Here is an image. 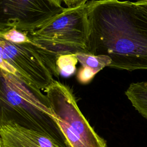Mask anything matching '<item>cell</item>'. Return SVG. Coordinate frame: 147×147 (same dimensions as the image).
<instances>
[{
    "label": "cell",
    "mask_w": 147,
    "mask_h": 147,
    "mask_svg": "<svg viewBox=\"0 0 147 147\" xmlns=\"http://www.w3.org/2000/svg\"><path fill=\"white\" fill-rule=\"evenodd\" d=\"M49 2H51L53 5L59 7H62L61 3L63 2V0H48Z\"/></svg>",
    "instance_id": "cell-14"
},
{
    "label": "cell",
    "mask_w": 147,
    "mask_h": 147,
    "mask_svg": "<svg viewBox=\"0 0 147 147\" xmlns=\"http://www.w3.org/2000/svg\"><path fill=\"white\" fill-rule=\"evenodd\" d=\"M68 8H75L87 3L88 0H63Z\"/></svg>",
    "instance_id": "cell-13"
},
{
    "label": "cell",
    "mask_w": 147,
    "mask_h": 147,
    "mask_svg": "<svg viewBox=\"0 0 147 147\" xmlns=\"http://www.w3.org/2000/svg\"><path fill=\"white\" fill-rule=\"evenodd\" d=\"M44 91L69 147H108L82 113L69 86L54 80Z\"/></svg>",
    "instance_id": "cell-4"
},
{
    "label": "cell",
    "mask_w": 147,
    "mask_h": 147,
    "mask_svg": "<svg viewBox=\"0 0 147 147\" xmlns=\"http://www.w3.org/2000/svg\"><path fill=\"white\" fill-rule=\"evenodd\" d=\"M65 7L48 0H0V30L11 28L31 32L45 25Z\"/></svg>",
    "instance_id": "cell-6"
},
{
    "label": "cell",
    "mask_w": 147,
    "mask_h": 147,
    "mask_svg": "<svg viewBox=\"0 0 147 147\" xmlns=\"http://www.w3.org/2000/svg\"><path fill=\"white\" fill-rule=\"evenodd\" d=\"M125 94L134 109L147 119V81L131 83Z\"/></svg>",
    "instance_id": "cell-8"
},
{
    "label": "cell",
    "mask_w": 147,
    "mask_h": 147,
    "mask_svg": "<svg viewBox=\"0 0 147 147\" xmlns=\"http://www.w3.org/2000/svg\"><path fill=\"white\" fill-rule=\"evenodd\" d=\"M96 74L94 71L88 67H82L77 73V80L82 84L89 83L94 78Z\"/></svg>",
    "instance_id": "cell-12"
},
{
    "label": "cell",
    "mask_w": 147,
    "mask_h": 147,
    "mask_svg": "<svg viewBox=\"0 0 147 147\" xmlns=\"http://www.w3.org/2000/svg\"><path fill=\"white\" fill-rule=\"evenodd\" d=\"M0 147H69L41 131L12 123H0Z\"/></svg>",
    "instance_id": "cell-7"
},
{
    "label": "cell",
    "mask_w": 147,
    "mask_h": 147,
    "mask_svg": "<svg viewBox=\"0 0 147 147\" xmlns=\"http://www.w3.org/2000/svg\"><path fill=\"white\" fill-rule=\"evenodd\" d=\"M0 68L23 79L40 90H45L54 80L53 74L30 40L22 43L0 38Z\"/></svg>",
    "instance_id": "cell-5"
},
{
    "label": "cell",
    "mask_w": 147,
    "mask_h": 147,
    "mask_svg": "<svg viewBox=\"0 0 147 147\" xmlns=\"http://www.w3.org/2000/svg\"><path fill=\"white\" fill-rule=\"evenodd\" d=\"M0 38L16 43L26 42L30 40L26 33L20 31L16 28L0 30Z\"/></svg>",
    "instance_id": "cell-11"
},
{
    "label": "cell",
    "mask_w": 147,
    "mask_h": 147,
    "mask_svg": "<svg viewBox=\"0 0 147 147\" xmlns=\"http://www.w3.org/2000/svg\"><path fill=\"white\" fill-rule=\"evenodd\" d=\"M78 62L76 54H65L60 56L56 62L60 75L63 77L72 76L76 71V65Z\"/></svg>",
    "instance_id": "cell-10"
},
{
    "label": "cell",
    "mask_w": 147,
    "mask_h": 147,
    "mask_svg": "<svg viewBox=\"0 0 147 147\" xmlns=\"http://www.w3.org/2000/svg\"><path fill=\"white\" fill-rule=\"evenodd\" d=\"M78 62L82 67H88L92 69L96 74L105 67H109L111 60L110 58L105 55H94L87 53H76Z\"/></svg>",
    "instance_id": "cell-9"
},
{
    "label": "cell",
    "mask_w": 147,
    "mask_h": 147,
    "mask_svg": "<svg viewBox=\"0 0 147 147\" xmlns=\"http://www.w3.org/2000/svg\"><path fill=\"white\" fill-rule=\"evenodd\" d=\"M0 123H15L41 131L69 146L47 95L20 77L2 69Z\"/></svg>",
    "instance_id": "cell-2"
},
{
    "label": "cell",
    "mask_w": 147,
    "mask_h": 147,
    "mask_svg": "<svg viewBox=\"0 0 147 147\" xmlns=\"http://www.w3.org/2000/svg\"><path fill=\"white\" fill-rule=\"evenodd\" d=\"M88 4L66 7L45 25L26 33L53 75L60 76L56 62L63 55L87 53L89 37Z\"/></svg>",
    "instance_id": "cell-3"
},
{
    "label": "cell",
    "mask_w": 147,
    "mask_h": 147,
    "mask_svg": "<svg viewBox=\"0 0 147 147\" xmlns=\"http://www.w3.org/2000/svg\"><path fill=\"white\" fill-rule=\"evenodd\" d=\"M88 53L109 56V67L147 69V10L135 2H87Z\"/></svg>",
    "instance_id": "cell-1"
}]
</instances>
